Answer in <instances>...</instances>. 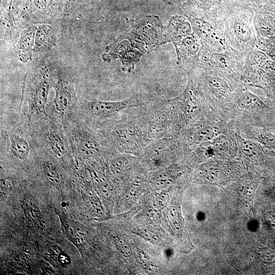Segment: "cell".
<instances>
[{
  "label": "cell",
  "mask_w": 275,
  "mask_h": 275,
  "mask_svg": "<svg viewBox=\"0 0 275 275\" xmlns=\"http://www.w3.org/2000/svg\"><path fill=\"white\" fill-rule=\"evenodd\" d=\"M159 100V96L155 91L147 89L117 101L84 99L78 102L76 113L87 125L96 129L102 125L118 119L128 109Z\"/></svg>",
  "instance_id": "obj_1"
},
{
  "label": "cell",
  "mask_w": 275,
  "mask_h": 275,
  "mask_svg": "<svg viewBox=\"0 0 275 275\" xmlns=\"http://www.w3.org/2000/svg\"><path fill=\"white\" fill-rule=\"evenodd\" d=\"M62 123L75 159L97 160L118 153L109 147L102 136L87 125L76 111Z\"/></svg>",
  "instance_id": "obj_2"
},
{
  "label": "cell",
  "mask_w": 275,
  "mask_h": 275,
  "mask_svg": "<svg viewBox=\"0 0 275 275\" xmlns=\"http://www.w3.org/2000/svg\"><path fill=\"white\" fill-rule=\"evenodd\" d=\"M27 124L40 149L60 162L70 164L73 162L75 157L61 121L47 115Z\"/></svg>",
  "instance_id": "obj_3"
},
{
  "label": "cell",
  "mask_w": 275,
  "mask_h": 275,
  "mask_svg": "<svg viewBox=\"0 0 275 275\" xmlns=\"http://www.w3.org/2000/svg\"><path fill=\"white\" fill-rule=\"evenodd\" d=\"M51 88L52 78L49 66L40 64L31 70L26 81L21 121L29 124L47 116L48 98Z\"/></svg>",
  "instance_id": "obj_4"
},
{
  "label": "cell",
  "mask_w": 275,
  "mask_h": 275,
  "mask_svg": "<svg viewBox=\"0 0 275 275\" xmlns=\"http://www.w3.org/2000/svg\"><path fill=\"white\" fill-rule=\"evenodd\" d=\"M253 6L235 4L224 19L225 36L228 46L240 54H245L257 43Z\"/></svg>",
  "instance_id": "obj_5"
},
{
  "label": "cell",
  "mask_w": 275,
  "mask_h": 275,
  "mask_svg": "<svg viewBox=\"0 0 275 275\" xmlns=\"http://www.w3.org/2000/svg\"><path fill=\"white\" fill-rule=\"evenodd\" d=\"M187 74L203 99L236 98L246 88L242 80L216 70L194 67Z\"/></svg>",
  "instance_id": "obj_6"
},
{
  "label": "cell",
  "mask_w": 275,
  "mask_h": 275,
  "mask_svg": "<svg viewBox=\"0 0 275 275\" xmlns=\"http://www.w3.org/2000/svg\"><path fill=\"white\" fill-rule=\"evenodd\" d=\"M1 129V156L22 166L34 160L37 145L27 124L20 120Z\"/></svg>",
  "instance_id": "obj_7"
},
{
  "label": "cell",
  "mask_w": 275,
  "mask_h": 275,
  "mask_svg": "<svg viewBox=\"0 0 275 275\" xmlns=\"http://www.w3.org/2000/svg\"><path fill=\"white\" fill-rule=\"evenodd\" d=\"M121 36L143 53L154 51L168 43L166 26L162 25L159 17L153 15H147L133 21Z\"/></svg>",
  "instance_id": "obj_8"
},
{
  "label": "cell",
  "mask_w": 275,
  "mask_h": 275,
  "mask_svg": "<svg viewBox=\"0 0 275 275\" xmlns=\"http://www.w3.org/2000/svg\"><path fill=\"white\" fill-rule=\"evenodd\" d=\"M54 97L48 103L46 112L62 123L77 109L78 101L71 75L63 69L51 67Z\"/></svg>",
  "instance_id": "obj_9"
},
{
  "label": "cell",
  "mask_w": 275,
  "mask_h": 275,
  "mask_svg": "<svg viewBox=\"0 0 275 275\" xmlns=\"http://www.w3.org/2000/svg\"><path fill=\"white\" fill-rule=\"evenodd\" d=\"M241 55L229 47L226 49L214 50L202 44L194 67L220 71L241 80L239 71Z\"/></svg>",
  "instance_id": "obj_10"
},
{
  "label": "cell",
  "mask_w": 275,
  "mask_h": 275,
  "mask_svg": "<svg viewBox=\"0 0 275 275\" xmlns=\"http://www.w3.org/2000/svg\"><path fill=\"white\" fill-rule=\"evenodd\" d=\"M187 18L193 32L206 47L214 50L226 49L229 47L225 36L224 20L198 16Z\"/></svg>",
  "instance_id": "obj_11"
},
{
  "label": "cell",
  "mask_w": 275,
  "mask_h": 275,
  "mask_svg": "<svg viewBox=\"0 0 275 275\" xmlns=\"http://www.w3.org/2000/svg\"><path fill=\"white\" fill-rule=\"evenodd\" d=\"M143 54L133 47L127 39L120 36L106 46L101 58L104 62L108 63L115 59L120 60L122 63V71L130 73L134 70Z\"/></svg>",
  "instance_id": "obj_12"
},
{
  "label": "cell",
  "mask_w": 275,
  "mask_h": 275,
  "mask_svg": "<svg viewBox=\"0 0 275 275\" xmlns=\"http://www.w3.org/2000/svg\"><path fill=\"white\" fill-rule=\"evenodd\" d=\"M172 100L177 112L180 127L194 121L202 111L203 99L189 78L183 92Z\"/></svg>",
  "instance_id": "obj_13"
},
{
  "label": "cell",
  "mask_w": 275,
  "mask_h": 275,
  "mask_svg": "<svg viewBox=\"0 0 275 275\" xmlns=\"http://www.w3.org/2000/svg\"><path fill=\"white\" fill-rule=\"evenodd\" d=\"M175 136L164 137L154 141L143 150L142 157L153 168L158 169L166 165L178 151Z\"/></svg>",
  "instance_id": "obj_14"
},
{
  "label": "cell",
  "mask_w": 275,
  "mask_h": 275,
  "mask_svg": "<svg viewBox=\"0 0 275 275\" xmlns=\"http://www.w3.org/2000/svg\"><path fill=\"white\" fill-rule=\"evenodd\" d=\"M61 0H27L21 15L34 22L44 23L56 16L61 9Z\"/></svg>",
  "instance_id": "obj_15"
},
{
  "label": "cell",
  "mask_w": 275,
  "mask_h": 275,
  "mask_svg": "<svg viewBox=\"0 0 275 275\" xmlns=\"http://www.w3.org/2000/svg\"><path fill=\"white\" fill-rule=\"evenodd\" d=\"M173 44L177 54V64L187 73L194 67L202 46L200 39L193 32Z\"/></svg>",
  "instance_id": "obj_16"
},
{
  "label": "cell",
  "mask_w": 275,
  "mask_h": 275,
  "mask_svg": "<svg viewBox=\"0 0 275 275\" xmlns=\"http://www.w3.org/2000/svg\"><path fill=\"white\" fill-rule=\"evenodd\" d=\"M37 26L31 25L22 30L19 35L16 46L18 60L23 63L32 60Z\"/></svg>",
  "instance_id": "obj_17"
},
{
  "label": "cell",
  "mask_w": 275,
  "mask_h": 275,
  "mask_svg": "<svg viewBox=\"0 0 275 275\" xmlns=\"http://www.w3.org/2000/svg\"><path fill=\"white\" fill-rule=\"evenodd\" d=\"M168 42L179 41L193 32L189 19L184 15L172 17L166 26Z\"/></svg>",
  "instance_id": "obj_18"
},
{
  "label": "cell",
  "mask_w": 275,
  "mask_h": 275,
  "mask_svg": "<svg viewBox=\"0 0 275 275\" xmlns=\"http://www.w3.org/2000/svg\"><path fill=\"white\" fill-rule=\"evenodd\" d=\"M57 38L53 28L46 23L38 24L35 37L34 51L46 52L57 46Z\"/></svg>",
  "instance_id": "obj_19"
},
{
  "label": "cell",
  "mask_w": 275,
  "mask_h": 275,
  "mask_svg": "<svg viewBox=\"0 0 275 275\" xmlns=\"http://www.w3.org/2000/svg\"><path fill=\"white\" fill-rule=\"evenodd\" d=\"M22 206L28 221L42 231H45L46 226L44 222L41 211L37 205L31 199L25 197L22 200Z\"/></svg>",
  "instance_id": "obj_20"
},
{
  "label": "cell",
  "mask_w": 275,
  "mask_h": 275,
  "mask_svg": "<svg viewBox=\"0 0 275 275\" xmlns=\"http://www.w3.org/2000/svg\"><path fill=\"white\" fill-rule=\"evenodd\" d=\"M129 155L119 153L111 156L109 170L113 175L119 178L124 176L130 165L131 157Z\"/></svg>",
  "instance_id": "obj_21"
},
{
  "label": "cell",
  "mask_w": 275,
  "mask_h": 275,
  "mask_svg": "<svg viewBox=\"0 0 275 275\" xmlns=\"http://www.w3.org/2000/svg\"><path fill=\"white\" fill-rule=\"evenodd\" d=\"M60 218L67 236L75 244L81 245L84 241V233L80 225L63 216H60Z\"/></svg>",
  "instance_id": "obj_22"
},
{
  "label": "cell",
  "mask_w": 275,
  "mask_h": 275,
  "mask_svg": "<svg viewBox=\"0 0 275 275\" xmlns=\"http://www.w3.org/2000/svg\"><path fill=\"white\" fill-rule=\"evenodd\" d=\"M216 136L214 128L205 126L195 129L190 135V139L193 144L198 146L212 141Z\"/></svg>",
  "instance_id": "obj_23"
},
{
  "label": "cell",
  "mask_w": 275,
  "mask_h": 275,
  "mask_svg": "<svg viewBox=\"0 0 275 275\" xmlns=\"http://www.w3.org/2000/svg\"><path fill=\"white\" fill-rule=\"evenodd\" d=\"M236 98L238 106L243 108L252 109L260 106L262 103L261 99L248 90L246 88L241 90Z\"/></svg>",
  "instance_id": "obj_24"
},
{
  "label": "cell",
  "mask_w": 275,
  "mask_h": 275,
  "mask_svg": "<svg viewBox=\"0 0 275 275\" xmlns=\"http://www.w3.org/2000/svg\"><path fill=\"white\" fill-rule=\"evenodd\" d=\"M153 184L157 188H165L170 185L173 179L171 174L166 171L155 173L151 178Z\"/></svg>",
  "instance_id": "obj_25"
},
{
  "label": "cell",
  "mask_w": 275,
  "mask_h": 275,
  "mask_svg": "<svg viewBox=\"0 0 275 275\" xmlns=\"http://www.w3.org/2000/svg\"><path fill=\"white\" fill-rule=\"evenodd\" d=\"M240 149L242 152L246 156L253 158L257 155L260 149L255 143L242 140L240 142Z\"/></svg>",
  "instance_id": "obj_26"
},
{
  "label": "cell",
  "mask_w": 275,
  "mask_h": 275,
  "mask_svg": "<svg viewBox=\"0 0 275 275\" xmlns=\"http://www.w3.org/2000/svg\"><path fill=\"white\" fill-rule=\"evenodd\" d=\"M115 241L118 251L122 255L126 257L130 255L131 253L130 248L125 240L117 238Z\"/></svg>",
  "instance_id": "obj_27"
},
{
  "label": "cell",
  "mask_w": 275,
  "mask_h": 275,
  "mask_svg": "<svg viewBox=\"0 0 275 275\" xmlns=\"http://www.w3.org/2000/svg\"><path fill=\"white\" fill-rule=\"evenodd\" d=\"M212 142L214 148L219 150H224L228 145L227 137L224 135H217Z\"/></svg>",
  "instance_id": "obj_28"
},
{
  "label": "cell",
  "mask_w": 275,
  "mask_h": 275,
  "mask_svg": "<svg viewBox=\"0 0 275 275\" xmlns=\"http://www.w3.org/2000/svg\"><path fill=\"white\" fill-rule=\"evenodd\" d=\"M84 0H65L64 7V14H68L76 6L79 5Z\"/></svg>",
  "instance_id": "obj_29"
},
{
  "label": "cell",
  "mask_w": 275,
  "mask_h": 275,
  "mask_svg": "<svg viewBox=\"0 0 275 275\" xmlns=\"http://www.w3.org/2000/svg\"><path fill=\"white\" fill-rule=\"evenodd\" d=\"M258 137L266 144L275 148V135L267 133L259 134Z\"/></svg>",
  "instance_id": "obj_30"
},
{
  "label": "cell",
  "mask_w": 275,
  "mask_h": 275,
  "mask_svg": "<svg viewBox=\"0 0 275 275\" xmlns=\"http://www.w3.org/2000/svg\"><path fill=\"white\" fill-rule=\"evenodd\" d=\"M57 260L60 265L64 266L68 265L70 263L69 256L63 251L59 254Z\"/></svg>",
  "instance_id": "obj_31"
},
{
  "label": "cell",
  "mask_w": 275,
  "mask_h": 275,
  "mask_svg": "<svg viewBox=\"0 0 275 275\" xmlns=\"http://www.w3.org/2000/svg\"><path fill=\"white\" fill-rule=\"evenodd\" d=\"M11 188V184L10 182L5 178L1 179V191L2 194H5Z\"/></svg>",
  "instance_id": "obj_32"
},
{
  "label": "cell",
  "mask_w": 275,
  "mask_h": 275,
  "mask_svg": "<svg viewBox=\"0 0 275 275\" xmlns=\"http://www.w3.org/2000/svg\"><path fill=\"white\" fill-rule=\"evenodd\" d=\"M166 194H163L161 195V197L159 199L158 202L160 205H164L167 202V196Z\"/></svg>",
  "instance_id": "obj_33"
},
{
  "label": "cell",
  "mask_w": 275,
  "mask_h": 275,
  "mask_svg": "<svg viewBox=\"0 0 275 275\" xmlns=\"http://www.w3.org/2000/svg\"><path fill=\"white\" fill-rule=\"evenodd\" d=\"M178 3L181 4H184V5H188L191 0H176Z\"/></svg>",
  "instance_id": "obj_34"
},
{
  "label": "cell",
  "mask_w": 275,
  "mask_h": 275,
  "mask_svg": "<svg viewBox=\"0 0 275 275\" xmlns=\"http://www.w3.org/2000/svg\"><path fill=\"white\" fill-rule=\"evenodd\" d=\"M44 270V272L45 274H53L52 272H53V271L49 269V268H45V269H43Z\"/></svg>",
  "instance_id": "obj_35"
}]
</instances>
